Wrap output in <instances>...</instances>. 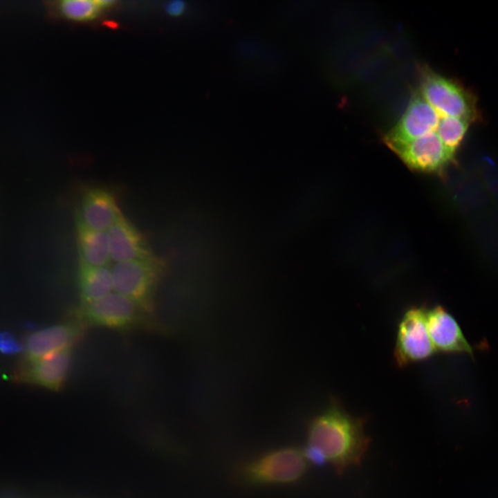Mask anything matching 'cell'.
Returning a JSON list of instances; mask_svg holds the SVG:
<instances>
[{"instance_id":"cell-14","label":"cell","mask_w":498,"mask_h":498,"mask_svg":"<svg viewBox=\"0 0 498 498\" xmlns=\"http://www.w3.org/2000/svg\"><path fill=\"white\" fill-rule=\"evenodd\" d=\"M80 262L93 266H104L110 258L107 231H100L88 227L76 215Z\"/></svg>"},{"instance_id":"cell-6","label":"cell","mask_w":498,"mask_h":498,"mask_svg":"<svg viewBox=\"0 0 498 498\" xmlns=\"http://www.w3.org/2000/svg\"><path fill=\"white\" fill-rule=\"evenodd\" d=\"M142 314L130 299L111 292L93 302L80 305L75 317L84 326L127 329L138 324Z\"/></svg>"},{"instance_id":"cell-4","label":"cell","mask_w":498,"mask_h":498,"mask_svg":"<svg viewBox=\"0 0 498 498\" xmlns=\"http://www.w3.org/2000/svg\"><path fill=\"white\" fill-rule=\"evenodd\" d=\"M416 89L443 114L468 122L479 117L474 98L459 83L424 68Z\"/></svg>"},{"instance_id":"cell-11","label":"cell","mask_w":498,"mask_h":498,"mask_svg":"<svg viewBox=\"0 0 498 498\" xmlns=\"http://www.w3.org/2000/svg\"><path fill=\"white\" fill-rule=\"evenodd\" d=\"M429 335L435 349L472 353V348L454 318L441 306L426 309Z\"/></svg>"},{"instance_id":"cell-2","label":"cell","mask_w":498,"mask_h":498,"mask_svg":"<svg viewBox=\"0 0 498 498\" xmlns=\"http://www.w3.org/2000/svg\"><path fill=\"white\" fill-rule=\"evenodd\" d=\"M304 452L286 447L265 453L250 461L241 470V477L253 486L286 485L299 481L307 470Z\"/></svg>"},{"instance_id":"cell-16","label":"cell","mask_w":498,"mask_h":498,"mask_svg":"<svg viewBox=\"0 0 498 498\" xmlns=\"http://www.w3.org/2000/svg\"><path fill=\"white\" fill-rule=\"evenodd\" d=\"M23 349L21 343L10 333L0 332V352L3 354H15Z\"/></svg>"},{"instance_id":"cell-8","label":"cell","mask_w":498,"mask_h":498,"mask_svg":"<svg viewBox=\"0 0 498 498\" xmlns=\"http://www.w3.org/2000/svg\"><path fill=\"white\" fill-rule=\"evenodd\" d=\"M71 347L37 359L26 358L19 371L20 380L59 390L64 384L72 362Z\"/></svg>"},{"instance_id":"cell-10","label":"cell","mask_w":498,"mask_h":498,"mask_svg":"<svg viewBox=\"0 0 498 498\" xmlns=\"http://www.w3.org/2000/svg\"><path fill=\"white\" fill-rule=\"evenodd\" d=\"M107 232L110 258L116 263L156 257L142 234L122 214Z\"/></svg>"},{"instance_id":"cell-1","label":"cell","mask_w":498,"mask_h":498,"mask_svg":"<svg viewBox=\"0 0 498 498\" xmlns=\"http://www.w3.org/2000/svg\"><path fill=\"white\" fill-rule=\"evenodd\" d=\"M364 423L332 402L311 423L304 456L315 465L331 463L338 474L359 465L370 442Z\"/></svg>"},{"instance_id":"cell-9","label":"cell","mask_w":498,"mask_h":498,"mask_svg":"<svg viewBox=\"0 0 498 498\" xmlns=\"http://www.w3.org/2000/svg\"><path fill=\"white\" fill-rule=\"evenodd\" d=\"M84 326L75 319L32 333L25 342L27 358L37 359L71 347L82 336Z\"/></svg>"},{"instance_id":"cell-7","label":"cell","mask_w":498,"mask_h":498,"mask_svg":"<svg viewBox=\"0 0 498 498\" xmlns=\"http://www.w3.org/2000/svg\"><path fill=\"white\" fill-rule=\"evenodd\" d=\"M389 148L408 167L424 172H441L454 156L435 134L391 145Z\"/></svg>"},{"instance_id":"cell-15","label":"cell","mask_w":498,"mask_h":498,"mask_svg":"<svg viewBox=\"0 0 498 498\" xmlns=\"http://www.w3.org/2000/svg\"><path fill=\"white\" fill-rule=\"evenodd\" d=\"M78 284L80 305L93 302L113 289L111 270L107 266H93L80 262Z\"/></svg>"},{"instance_id":"cell-17","label":"cell","mask_w":498,"mask_h":498,"mask_svg":"<svg viewBox=\"0 0 498 498\" xmlns=\"http://www.w3.org/2000/svg\"><path fill=\"white\" fill-rule=\"evenodd\" d=\"M185 3L182 1H172L166 6V11L172 16H178L185 10Z\"/></svg>"},{"instance_id":"cell-5","label":"cell","mask_w":498,"mask_h":498,"mask_svg":"<svg viewBox=\"0 0 498 498\" xmlns=\"http://www.w3.org/2000/svg\"><path fill=\"white\" fill-rule=\"evenodd\" d=\"M426 322V309L412 306L402 317L398 327L394 358L399 367L425 360L435 352Z\"/></svg>"},{"instance_id":"cell-13","label":"cell","mask_w":498,"mask_h":498,"mask_svg":"<svg viewBox=\"0 0 498 498\" xmlns=\"http://www.w3.org/2000/svg\"><path fill=\"white\" fill-rule=\"evenodd\" d=\"M117 6L115 1L62 0L49 2L50 15L71 22L89 24L101 20Z\"/></svg>"},{"instance_id":"cell-12","label":"cell","mask_w":498,"mask_h":498,"mask_svg":"<svg viewBox=\"0 0 498 498\" xmlns=\"http://www.w3.org/2000/svg\"><path fill=\"white\" fill-rule=\"evenodd\" d=\"M77 214L88 227L95 230L107 231L122 213L115 197L109 191L93 187L84 192Z\"/></svg>"},{"instance_id":"cell-3","label":"cell","mask_w":498,"mask_h":498,"mask_svg":"<svg viewBox=\"0 0 498 498\" xmlns=\"http://www.w3.org/2000/svg\"><path fill=\"white\" fill-rule=\"evenodd\" d=\"M162 273L160 260H130L116 263L112 269L115 292L126 297L143 313L154 309L155 290Z\"/></svg>"}]
</instances>
